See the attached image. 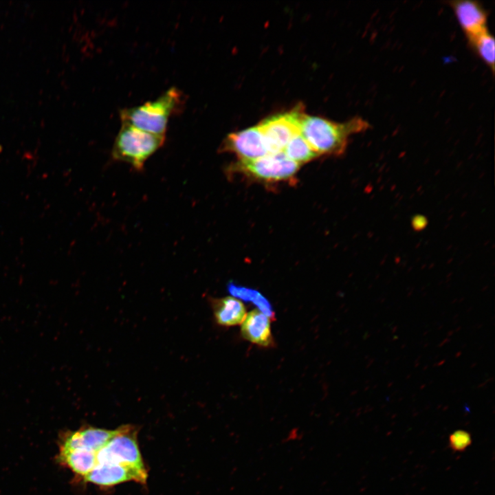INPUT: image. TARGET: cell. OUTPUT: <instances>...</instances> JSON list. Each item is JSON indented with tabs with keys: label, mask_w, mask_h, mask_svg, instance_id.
I'll return each mask as SVG.
<instances>
[{
	"label": "cell",
	"mask_w": 495,
	"mask_h": 495,
	"mask_svg": "<svg viewBox=\"0 0 495 495\" xmlns=\"http://www.w3.org/2000/svg\"><path fill=\"white\" fill-rule=\"evenodd\" d=\"M371 126L368 122L359 116L336 122L305 114L300 133L318 154L340 155L345 151L351 135L364 132Z\"/></svg>",
	"instance_id": "1"
},
{
	"label": "cell",
	"mask_w": 495,
	"mask_h": 495,
	"mask_svg": "<svg viewBox=\"0 0 495 495\" xmlns=\"http://www.w3.org/2000/svg\"><path fill=\"white\" fill-rule=\"evenodd\" d=\"M183 104L182 91L173 87L153 100L121 109L120 117L122 124L153 134L165 135L169 118L180 111Z\"/></svg>",
	"instance_id": "2"
},
{
	"label": "cell",
	"mask_w": 495,
	"mask_h": 495,
	"mask_svg": "<svg viewBox=\"0 0 495 495\" xmlns=\"http://www.w3.org/2000/svg\"><path fill=\"white\" fill-rule=\"evenodd\" d=\"M165 135L153 134L122 124L113 146L112 157L142 170L146 160L162 146Z\"/></svg>",
	"instance_id": "3"
},
{
	"label": "cell",
	"mask_w": 495,
	"mask_h": 495,
	"mask_svg": "<svg viewBox=\"0 0 495 495\" xmlns=\"http://www.w3.org/2000/svg\"><path fill=\"white\" fill-rule=\"evenodd\" d=\"M96 465L114 464L146 472L137 442L136 430L131 425L118 428V432L96 452Z\"/></svg>",
	"instance_id": "4"
},
{
	"label": "cell",
	"mask_w": 495,
	"mask_h": 495,
	"mask_svg": "<svg viewBox=\"0 0 495 495\" xmlns=\"http://www.w3.org/2000/svg\"><path fill=\"white\" fill-rule=\"evenodd\" d=\"M304 115L302 107L300 105L288 112L271 116L258 124L269 153L283 152L289 140L300 133Z\"/></svg>",
	"instance_id": "5"
},
{
	"label": "cell",
	"mask_w": 495,
	"mask_h": 495,
	"mask_svg": "<svg viewBox=\"0 0 495 495\" xmlns=\"http://www.w3.org/2000/svg\"><path fill=\"white\" fill-rule=\"evenodd\" d=\"M299 165L289 159L283 152L270 153L256 160L241 161L238 164L240 170L265 182L288 179L296 173Z\"/></svg>",
	"instance_id": "6"
},
{
	"label": "cell",
	"mask_w": 495,
	"mask_h": 495,
	"mask_svg": "<svg viewBox=\"0 0 495 495\" xmlns=\"http://www.w3.org/2000/svg\"><path fill=\"white\" fill-rule=\"evenodd\" d=\"M220 151L233 153L241 161L256 160L270 154L258 125L228 134Z\"/></svg>",
	"instance_id": "7"
},
{
	"label": "cell",
	"mask_w": 495,
	"mask_h": 495,
	"mask_svg": "<svg viewBox=\"0 0 495 495\" xmlns=\"http://www.w3.org/2000/svg\"><path fill=\"white\" fill-rule=\"evenodd\" d=\"M465 37L487 30L488 12L477 1L456 0L448 2Z\"/></svg>",
	"instance_id": "8"
},
{
	"label": "cell",
	"mask_w": 495,
	"mask_h": 495,
	"mask_svg": "<svg viewBox=\"0 0 495 495\" xmlns=\"http://www.w3.org/2000/svg\"><path fill=\"white\" fill-rule=\"evenodd\" d=\"M147 476V472L134 468L104 463L96 465L85 478L84 481L100 486L109 487L130 481L145 483Z\"/></svg>",
	"instance_id": "9"
},
{
	"label": "cell",
	"mask_w": 495,
	"mask_h": 495,
	"mask_svg": "<svg viewBox=\"0 0 495 495\" xmlns=\"http://www.w3.org/2000/svg\"><path fill=\"white\" fill-rule=\"evenodd\" d=\"M118 432V428L106 430L87 426L76 431L66 432L61 437L59 446L98 452Z\"/></svg>",
	"instance_id": "10"
},
{
	"label": "cell",
	"mask_w": 495,
	"mask_h": 495,
	"mask_svg": "<svg viewBox=\"0 0 495 495\" xmlns=\"http://www.w3.org/2000/svg\"><path fill=\"white\" fill-rule=\"evenodd\" d=\"M241 334L251 342L263 346H270L273 341L270 318L259 310L251 311L242 322Z\"/></svg>",
	"instance_id": "11"
},
{
	"label": "cell",
	"mask_w": 495,
	"mask_h": 495,
	"mask_svg": "<svg viewBox=\"0 0 495 495\" xmlns=\"http://www.w3.org/2000/svg\"><path fill=\"white\" fill-rule=\"evenodd\" d=\"M211 306L217 322L223 326H234L243 322L246 317L244 305L234 297L212 299Z\"/></svg>",
	"instance_id": "12"
},
{
	"label": "cell",
	"mask_w": 495,
	"mask_h": 495,
	"mask_svg": "<svg viewBox=\"0 0 495 495\" xmlns=\"http://www.w3.org/2000/svg\"><path fill=\"white\" fill-rule=\"evenodd\" d=\"M466 38L469 47L494 74L495 43L494 38L489 30Z\"/></svg>",
	"instance_id": "13"
},
{
	"label": "cell",
	"mask_w": 495,
	"mask_h": 495,
	"mask_svg": "<svg viewBox=\"0 0 495 495\" xmlns=\"http://www.w3.org/2000/svg\"><path fill=\"white\" fill-rule=\"evenodd\" d=\"M228 290L236 298H238L244 301L252 302L257 306L260 311L270 318H274V313L270 302L259 292L237 285L232 282H230L228 285Z\"/></svg>",
	"instance_id": "14"
},
{
	"label": "cell",
	"mask_w": 495,
	"mask_h": 495,
	"mask_svg": "<svg viewBox=\"0 0 495 495\" xmlns=\"http://www.w3.org/2000/svg\"><path fill=\"white\" fill-rule=\"evenodd\" d=\"M283 152L289 159L298 164L307 162L318 155L300 133L289 140Z\"/></svg>",
	"instance_id": "15"
},
{
	"label": "cell",
	"mask_w": 495,
	"mask_h": 495,
	"mask_svg": "<svg viewBox=\"0 0 495 495\" xmlns=\"http://www.w3.org/2000/svg\"><path fill=\"white\" fill-rule=\"evenodd\" d=\"M471 443L470 434L463 430H455L449 437V444L453 451H464Z\"/></svg>",
	"instance_id": "16"
}]
</instances>
